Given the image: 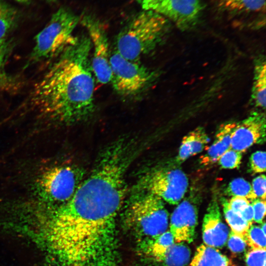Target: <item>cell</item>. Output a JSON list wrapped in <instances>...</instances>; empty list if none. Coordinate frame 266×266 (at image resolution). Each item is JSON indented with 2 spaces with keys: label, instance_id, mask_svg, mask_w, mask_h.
I'll return each instance as SVG.
<instances>
[{
  "label": "cell",
  "instance_id": "11",
  "mask_svg": "<svg viewBox=\"0 0 266 266\" xmlns=\"http://www.w3.org/2000/svg\"><path fill=\"white\" fill-rule=\"evenodd\" d=\"M198 224L196 206L188 200H183L172 212L169 231L176 243L193 242Z\"/></svg>",
  "mask_w": 266,
  "mask_h": 266
},
{
  "label": "cell",
  "instance_id": "24",
  "mask_svg": "<svg viewBox=\"0 0 266 266\" xmlns=\"http://www.w3.org/2000/svg\"><path fill=\"white\" fill-rule=\"evenodd\" d=\"M247 266H266V249H253L245 256Z\"/></svg>",
  "mask_w": 266,
  "mask_h": 266
},
{
  "label": "cell",
  "instance_id": "16",
  "mask_svg": "<svg viewBox=\"0 0 266 266\" xmlns=\"http://www.w3.org/2000/svg\"><path fill=\"white\" fill-rule=\"evenodd\" d=\"M253 81L251 100L257 108L265 109L266 105V63L263 55L254 61Z\"/></svg>",
  "mask_w": 266,
  "mask_h": 266
},
{
  "label": "cell",
  "instance_id": "23",
  "mask_svg": "<svg viewBox=\"0 0 266 266\" xmlns=\"http://www.w3.org/2000/svg\"><path fill=\"white\" fill-rule=\"evenodd\" d=\"M242 153L232 148L226 151L218 159V164L223 168L233 169L241 164Z\"/></svg>",
  "mask_w": 266,
  "mask_h": 266
},
{
  "label": "cell",
  "instance_id": "34",
  "mask_svg": "<svg viewBox=\"0 0 266 266\" xmlns=\"http://www.w3.org/2000/svg\"><path fill=\"white\" fill-rule=\"evenodd\" d=\"M17 2L24 3V4H29L31 1V0H14Z\"/></svg>",
  "mask_w": 266,
  "mask_h": 266
},
{
  "label": "cell",
  "instance_id": "31",
  "mask_svg": "<svg viewBox=\"0 0 266 266\" xmlns=\"http://www.w3.org/2000/svg\"><path fill=\"white\" fill-rule=\"evenodd\" d=\"M240 215L251 226L254 221V212L251 203L240 214Z\"/></svg>",
  "mask_w": 266,
  "mask_h": 266
},
{
  "label": "cell",
  "instance_id": "35",
  "mask_svg": "<svg viewBox=\"0 0 266 266\" xmlns=\"http://www.w3.org/2000/svg\"><path fill=\"white\" fill-rule=\"evenodd\" d=\"M263 233L266 234V223L265 222H263V223L262 224V227H261Z\"/></svg>",
  "mask_w": 266,
  "mask_h": 266
},
{
  "label": "cell",
  "instance_id": "6",
  "mask_svg": "<svg viewBox=\"0 0 266 266\" xmlns=\"http://www.w3.org/2000/svg\"><path fill=\"white\" fill-rule=\"evenodd\" d=\"M82 171L69 166L50 167L39 176L37 193L41 200L55 208L67 203L83 181Z\"/></svg>",
  "mask_w": 266,
  "mask_h": 266
},
{
  "label": "cell",
  "instance_id": "21",
  "mask_svg": "<svg viewBox=\"0 0 266 266\" xmlns=\"http://www.w3.org/2000/svg\"><path fill=\"white\" fill-rule=\"evenodd\" d=\"M225 193L232 197H242L252 201L257 198L253 192L251 184L242 178L232 180L225 190Z\"/></svg>",
  "mask_w": 266,
  "mask_h": 266
},
{
  "label": "cell",
  "instance_id": "36",
  "mask_svg": "<svg viewBox=\"0 0 266 266\" xmlns=\"http://www.w3.org/2000/svg\"><path fill=\"white\" fill-rule=\"evenodd\" d=\"M49 0V1H52V2H53V1H56L57 0Z\"/></svg>",
  "mask_w": 266,
  "mask_h": 266
},
{
  "label": "cell",
  "instance_id": "2",
  "mask_svg": "<svg viewBox=\"0 0 266 266\" xmlns=\"http://www.w3.org/2000/svg\"><path fill=\"white\" fill-rule=\"evenodd\" d=\"M169 28L166 18L143 9L130 18L118 33L115 50L129 60L139 61L162 43Z\"/></svg>",
  "mask_w": 266,
  "mask_h": 266
},
{
  "label": "cell",
  "instance_id": "13",
  "mask_svg": "<svg viewBox=\"0 0 266 266\" xmlns=\"http://www.w3.org/2000/svg\"><path fill=\"white\" fill-rule=\"evenodd\" d=\"M236 122L231 121L220 126L212 145L206 153L200 158V164L211 165L217 162L219 158L231 148V135Z\"/></svg>",
  "mask_w": 266,
  "mask_h": 266
},
{
  "label": "cell",
  "instance_id": "32",
  "mask_svg": "<svg viewBox=\"0 0 266 266\" xmlns=\"http://www.w3.org/2000/svg\"><path fill=\"white\" fill-rule=\"evenodd\" d=\"M6 52L0 50V66L4 63L5 59Z\"/></svg>",
  "mask_w": 266,
  "mask_h": 266
},
{
  "label": "cell",
  "instance_id": "17",
  "mask_svg": "<svg viewBox=\"0 0 266 266\" xmlns=\"http://www.w3.org/2000/svg\"><path fill=\"white\" fill-rule=\"evenodd\" d=\"M191 250L184 243H174L163 253L151 258L161 266H186L189 263Z\"/></svg>",
  "mask_w": 266,
  "mask_h": 266
},
{
  "label": "cell",
  "instance_id": "33",
  "mask_svg": "<svg viewBox=\"0 0 266 266\" xmlns=\"http://www.w3.org/2000/svg\"><path fill=\"white\" fill-rule=\"evenodd\" d=\"M136 1V2H138L139 4H140L141 6H142L147 2L152 0H135Z\"/></svg>",
  "mask_w": 266,
  "mask_h": 266
},
{
  "label": "cell",
  "instance_id": "9",
  "mask_svg": "<svg viewBox=\"0 0 266 266\" xmlns=\"http://www.w3.org/2000/svg\"><path fill=\"white\" fill-rule=\"evenodd\" d=\"M142 7L162 15L183 31L197 25L203 10L200 0H152Z\"/></svg>",
  "mask_w": 266,
  "mask_h": 266
},
{
  "label": "cell",
  "instance_id": "5",
  "mask_svg": "<svg viewBox=\"0 0 266 266\" xmlns=\"http://www.w3.org/2000/svg\"><path fill=\"white\" fill-rule=\"evenodd\" d=\"M126 221L141 241L151 240L167 231L168 213L164 200L148 192L130 204L126 210Z\"/></svg>",
  "mask_w": 266,
  "mask_h": 266
},
{
  "label": "cell",
  "instance_id": "29",
  "mask_svg": "<svg viewBox=\"0 0 266 266\" xmlns=\"http://www.w3.org/2000/svg\"><path fill=\"white\" fill-rule=\"evenodd\" d=\"M251 203L248 199L242 197H232L228 200L229 207L235 213L240 215L246 207Z\"/></svg>",
  "mask_w": 266,
  "mask_h": 266
},
{
  "label": "cell",
  "instance_id": "15",
  "mask_svg": "<svg viewBox=\"0 0 266 266\" xmlns=\"http://www.w3.org/2000/svg\"><path fill=\"white\" fill-rule=\"evenodd\" d=\"M218 7L231 16L265 14L266 0H215Z\"/></svg>",
  "mask_w": 266,
  "mask_h": 266
},
{
  "label": "cell",
  "instance_id": "3",
  "mask_svg": "<svg viewBox=\"0 0 266 266\" xmlns=\"http://www.w3.org/2000/svg\"><path fill=\"white\" fill-rule=\"evenodd\" d=\"M79 22L80 17L71 10L60 8L35 36L30 61L34 63L58 57L77 40L73 33Z\"/></svg>",
  "mask_w": 266,
  "mask_h": 266
},
{
  "label": "cell",
  "instance_id": "1",
  "mask_svg": "<svg viewBox=\"0 0 266 266\" xmlns=\"http://www.w3.org/2000/svg\"><path fill=\"white\" fill-rule=\"evenodd\" d=\"M91 52L88 35L77 37L36 84L32 101L42 116L70 125L93 116L96 105Z\"/></svg>",
  "mask_w": 266,
  "mask_h": 266
},
{
  "label": "cell",
  "instance_id": "27",
  "mask_svg": "<svg viewBox=\"0 0 266 266\" xmlns=\"http://www.w3.org/2000/svg\"><path fill=\"white\" fill-rule=\"evenodd\" d=\"M251 204L254 212V221L262 224L266 215V200L256 198L251 201Z\"/></svg>",
  "mask_w": 266,
  "mask_h": 266
},
{
  "label": "cell",
  "instance_id": "20",
  "mask_svg": "<svg viewBox=\"0 0 266 266\" xmlns=\"http://www.w3.org/2000/svg\"><path fill=\"white\" fill-rule=\"evenodd\" d=\"M221 202L226 220L232 231L244 239L250 225L239 214L234 212L228 204V200L222 198Z\"/></svg>",
  "mask_w": 266,
  "mask_h": 266
},
{
  "label": "cell",
  "instance_id": "25",
  "mask_svg": "<svg viewBox=\"0 0 266 266\" xmlns=\"http://www.w3.org/2000/svg\"><path fill=\"white\" fill-rule=\"evenodd\" d=\"M250 167L254 173H259L266 171V152L257 151L253 153L250 158Z\"/></svg>",
  "mask_w": 266,
  "mask_h": 266
},
{
  "label": "cell",
  "instance_id": "12",
  "mask_svg": "<svg viewBox=\"0 0 266 266\" xmlns=\"http://www.w3.org/2000/svg\"><path fill=\"white\" fill-rule=\"evenodd\" d=\"M229 231L222 220L219 204L216 199L209 203L203 219L202 239L205 245L222 248L228 240Z\"/></svg>",
  "mask_w": 266,
  "mask_h": 266
},
{
  "label": "cell",
  "instance_id": "26",
  "mask_svg": "<svg viewBox=\"0 0 266 266\" xmlns=\"http://www.w3.org/2000/svg\"><path fill=\"white\" fill-rule=\"evenodd\" d=\"M227 242L229 248L232 252L235 254L243 252L247 244L243 238L235 234L232 231L229 233Z\"/></svg>",
  "mask_w": 266,
  "mask_h": 266
},
{
  "label": "cell",
  "instance_id": "22",
  "mask_svg": "<svg viewBox=\"0 0 266 266\" xmlns=\"http://www.w3.org/2000/svg\"><path fill=\"white\" fill-rule=\"evenodd\" d=\"M244 240L253 249H266V234L259 226L251 225Z\"/></svg>",
  "mask_w": 266,
  "mask_h": 266
},
{
  "label": "cell",
  "instance_id": "28",
  "mask_svg": "<svg viewBox=\"0 0 266 266\" xmlns=\"http://www.w3.org/2000/svg\"><path fill=\"white\" fill-rule=\"evenodd\" d=\"M266 176L261 174L252 181V188L257 198L266 200Z\"/></svg>",
  "mask_w": 266,
  "mask_h": 266
},
{
  "label": "cell",
  "instance_id": "14",
  "mask_svg": "<svg viewBox=\"0 0 266 266\" xmlns=\"http://www.w3.org/2000/svg\"><path fill=\"white\" fill-rule=\"evenodd\" d=\"M209 138L202 127H198L189 133L182 139L176 162L180 164L189 157L201 152L208 142Z\"/></svg>",
  "mask_w": 266,
  "mask_h": 266
},
{
  "label": "cell",
  "instance_id": "18",
  "mask_svg": "<svg viewBox=\"0 0 266 266\" xmlns=\"http://www.w3.org/2000/svg\"><path fill=\"white\" fill-rule=\"evenodd\" d=\"M229 259L214 247L204 244L199 246L190 266H229Z\"/></svg>",
  "mask_w": 266,
  "mask_h": 266
},
{
  "label": "cell",
  "instance_id": "7",
  "mask_svg": "<svg viewBox=\"0 0 266 266\" xmlns=\"http://www.w3.org/2000/svg\"><path fill=\"white\" fill-rule=\"evenodd\" d=\"M88 33L93 49L91 67L98 81L102 84L110 83V65L111 51L105 28L100 20L92 14L84 13L80 22Z\"/></svg>",
  "mask_w": 266,
  "mask_h": 266
},
{
  "label": "cell",
  "instance_id": "10",
  "mask_svg": "<svg viewBox=\"0 0 266 266\" xmlns=\"http://www.w3.org/2000/svg\"><path fill=\"white\" fill-rule=\"evenodd\" d=\"M266 115L254 112L245 119L236 122L231 135V148L242 153L255 144L266 140Z\"/></svg>",
  "mask_w": 266,
  "mask_h": 266
},
{
  "label": "cell",
  "instance_id": "30",
  "mask_svg": "<svg viewBox=\"0 0 266 266\" xmlns=\"http://www.w3.org/2000/svg\"><path fill=\"white\" fill-rule=\"evenodd\" d=\"M13 85L14 82L11 78L0 69V89H10Z\"/></svg>",
  "mask_w": 266,
  "mask_h": 266
},
{
  "label": "cell",
  "instance_id": "8",
  "mask_svg": "<svg viewBox=\"0 0 266 266\" xmlns=\"http://www.w3.org/2000/svg\"><path fill=\"white\" fill-rule=\"evenodd\" d=\"M188 179L185 173L177 168H162L151 172L146 178L145 187L166 202L178 204L185 195Z\"/></svg>",
  "mask_w": 266,
  "mask_h": 266
},
{
  "label": "cell",
  "instance_id": "19",
  "mask_svg": "<svg viewBox=\"0 0 266 266\" xmlns=\"http://www.w3.org/2000/svg\"><path fill=\"white\" fill-rule=\"evenodd\" d=\"M18 14L12 6L0 0V50L6 52V40L9 32L16 25Z\"/></svg>",
  "mask_w": 266,
  "mask_h": 266
},
{
  "label": "cell",
  "instance_id": "4",
  "mask_svg": "<svg viewBox=\"0 0 266 266\" xmlns=\"http://www.w3.org/2000/svg\"><path fill=\"white\" fill-rule=\"evenodd\" d=\"M110 83L116 93L128 100L136 99L156 83L160 72L150 68L139 61L129 60L115 50L111 52Z\"/></svg>",
  "mask_w": 266,
  "mask_h": 266
}]
</instances>
